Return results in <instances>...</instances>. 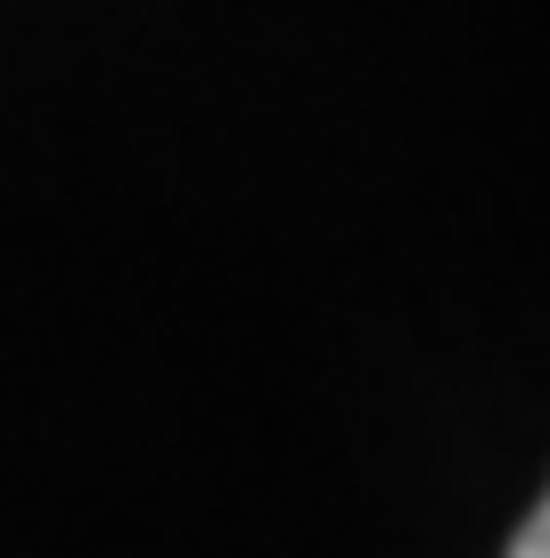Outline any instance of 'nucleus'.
<instances>
[{"label":"nucleus","mask_w":550,"mask_h":558,"mask_svg":"<svg viewBox=\"0 0 550 558\" xmlns=\"http://www.w3.org/2000/svg\"><path fill=\"white\" fill-rule=\"evenodd\" d=\"M510 558H550V493H542V509H534L526 525H517V542H510Z\"/></svg>","instance_id":"f257e3e1"}]
</instances>
